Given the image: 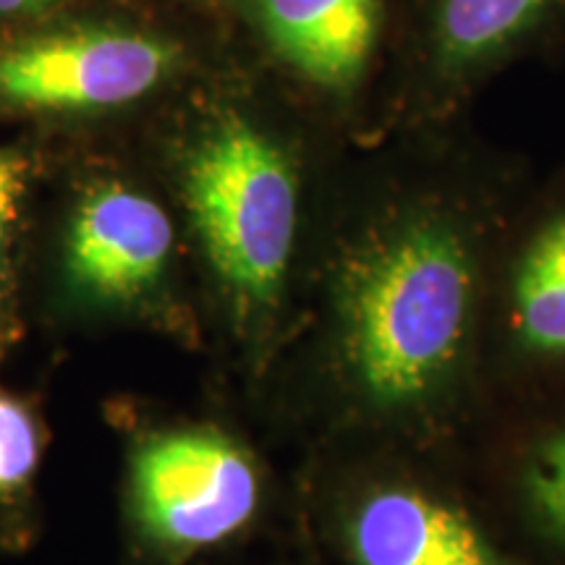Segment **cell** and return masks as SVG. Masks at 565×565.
Masks as SVG:
<instances>
[{"mask_svg":"<svg viewBox=\"0 0 565 565\" xmlns=\"http://www.w3.org/2000/svg\"><path fill=\"white\" fill-rule=\"evenodd\" d=\"M524 498L542 532L565 547V429L550 435L529 456Z\"/></svg>","mask_w":565,"mask_h":565,"instance_id":"10","label":"cell"},{"mask_svg":"<svg viewBox=\"0 0 565 565\" xmlns=\"http://www.w3.org/2000/svg\"><path fill=\"white\" fill-rule=\"evenodd\" d=\"M40 450V429L30 408L0 393V494L30 482Z\"/></svg>","mask_w":565,"mask_h":565,"instance_id":"11","label":"cell"},{"mask_svg":"<svg viewBox=\"0 0 565 565\" xmlns=\"http://www.w3.org/2000/svg\"><path fill=\"white\" fill-rule=\"evenodd\" d=\"M175 63L160 40L121 30H71L0 51V97L40 110L116 108L147 95Z\"/></svg>","mask_w":565,"mask_h":565,"instance_id":"6","label":"cell"},{"mask_svg":"<svg viewBox=\"0 0 565 565\" xmlns=\"http://www.w3.org/2000/svg\"><path fill=\"white\" fill-rule=\"evenodd\" d=\"M508 317L519 345L565 359V175L532 204L515 202Z\"/></svg>","mask_w":565,"mask_h":565,"instance_id":"9","label":"cell"},{"mask_svg":"<svg viewBox=\"0 0 565 565\" xmlns=\"http://www.w3.org/2000/svg\"><path fill=\"white\" fill-rule=\"evenodd\" d=\"M183 194L212 270L244 312L278 301L301 217V166L265 121L225 105L183 166Z\"/></svg>","mask_w":565,"mask_h":565,"instance_id":"2","label":"cell"},{"mask_svg":"<svg viewBox=\"0 0 565 565\" xmlns=\"http://www.w3.org/2000/svg\"><path fill=\"white\" fill-rule=\"evenodd\" d=\"M21 194H24V168L0 147V267H3L13 221L19 215Z\"/></svg>","mask_w":565,"mask_h":565,"instance_id":"12","label":"cell"},{"mask_svg":"<svg viewBox=\"0 0 565 565\" xmlns=\"http://www.w3.org/2000/svg\"><path fill=\"white\" fill-rule=\"evenodd\" d=\"M137 508L150 534L171 547H207L236 534L257 508L249 456L212 433L160 437L139 454Z\"/></svg>","mask_w":565,"mask_h":565,"instance_id":"5","label":"cell"},{"mask_svg":"<svg viewBox=\"0 0 565 565\" xmlns=\"http://www.w3.org/2000/svg\"><path fill=\"white\" fill-rule=\"evenodd\" d=\"M565 53V0H391L387 131L450 124L500 74Z\"/></svg>","mask_w":565,"mask_h":565,"instance_id":"3","label":"cell"},{"mask_svg":"<svg viewBox=\"0 0 565 565\" xmlns=\"http://www.w3.org/2000/svg\"><path fill=\"white\" fill-rule=\"evenodd\" d=\"M171 249L173 225L158 202L126 186H100L76 210L66 267L87 296L131 301L160 280Z\"/></svg>","mask_w":565,"mask_h":565,"instance_id":"7","label":"cell"},{"mask_svg":"<svg viewBox=\"0 0 565 565\" xmlns=\"http://www.w3.org/2000/svg\"><path fill=\"white\" fill-rule=\"evenodd\" d=\"M40 3H47V0H0V11L3 13L24 11V9H32V6H40Z\"/></svg>","mask_w":565,"mask_h":565,"instance_id":"13","label":"cell"},{"mask_svg":"<svg viewBox=\"0 0 565 565\" xmlns=\"http://www.w3.org/2000/svg\"><path fill=\"white\" fill-rule=\"evenodd\" d=\"M349 536L359 565H500L469 513L419 484L372 490L353 511Z\"/></svg>","mask_w":565,"mask_h":565,"instance_id":"8","label":"cell"},{"mask_svg":"<svg viewBox=\"0 0 565 565\" xmlns=\"http://www.w3.org/2000/svg\"><path fill=\"white\" fill-rule=\"evenodd\" d=\"M282 74L341 108H377L391 58V0H242Z\"/></svg>","mask_w":565,"mask_h":565,"instance_id":"4","label":"cell"},{"mask_svg":"<svg viewBox=\"0 0 565 565\" xmlns=\"http://www.w3.org/2000/svg\"><path fill=\"white\" fill-rule=\"evenodd\" d=\"M450 124L393 131L338 265V359L395 422L440 408L469 359L487 246L511 221V171Z\"/></svg>","mask_w":565,"mask_h":565,"instance_id":"1","label":"cell"}]
</instances>
